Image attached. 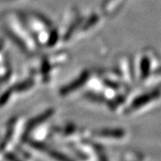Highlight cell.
Masks as SVG:
<instances>
[{"mask_svg":"<svg viewBox=\"0 0 161 161\" xmlns=\"http://www.w3.org/2000/svg\"><path fill=\"white\" fill-rule=\"evenodd\" d=\"M96 151H97V153H98L99 161H108V158L106 157L105 153H104L103 150L101 149V147H100V148H97V149H96Z\"/></svg>","mask_w":161,"mask_h":161,"instance_id":"obj_3","label":"cell"},{"mask_svg":"<svg viewBox=\"0 0 161 161\" xmlns=\"http://www.w3.org/2000/svg\"><path fill=\"white\" fill-rule=\"evenodd\" d=\"M98 134L101 137H108V138L119 139L124 137L125 132L120 129H115V130H103L98 132Z\"/></svg>","mask_w":161,"mask_h":161,"instance_id":"obj_2","label":"cell"},{"mask_svg":"<svg viewBox=\"0 0 161 161\" xmlns=\"http://www.w3.org/2000/svg\"><path fill=\"white\" fill-rule=\"evenodd\" d=\"M35 147H37V148L40 149V150H44V151H46V152H47L48 155L51 156L52 158L56 159L57 161H74L73 160V158H71L70 157L66 156L65 154H64L62 152H59L58 150L48 149V148H47L46 146H44V145H42V144H40V145L36 144Z\"/></svg>","mask_w":161,"mask_h":161,"instance_id":"obj_1","label":"cell"}]
</instances>
